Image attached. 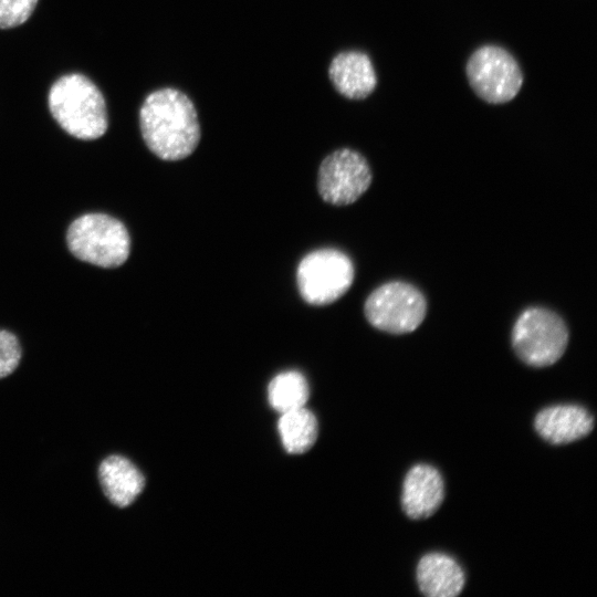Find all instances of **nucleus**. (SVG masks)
<instances>
[{
  "label": "nucleus",
  "instance_id": "obj_1",
  "mask_svg": "<svg viewBox=\"0 0 597 597\" xmlns=\"http://www.w3.org/2000/svg\"><path fill=\"white\" fill-rule=\"evenodd\" d=\"M139 128L148 149L167 161L190 156L201 137L195 102L171 86L155 90L146 96L139 108Z\"/></svg>",
  "mask_w": 597,
  "mask_h": 597
},
{
  "label": "nucleus",
  "instance_id": "obj_2",
  "mask_svg": "<svg viewBox=\"0 0 597 597\" xmlns=\"http://www.w3.org/2000/svg\"><path fill=\"white\" fill-rule=\"evenodd\" d=\"M51 115L71 136L93 140L108 127L105 100L85 75L71 73L57 78L48 96Z\"/></svg>",
  "mask_w": 597,
  "mask_h": 597
},
{
  "label": "nucleus",
  "instance_id": "obj_3",
  "mask_svg": "<svg viewBox=\"0 0 597 597\" xmlns=\"http://www.w3.org/2000/svg\"><path fill=\"white\" fill-rule=\"evenodd\" d=\"M66 242L75 258L102 268L121 266L130 251L126 227L104 213H86L75 219L67 229Z\"/></svg>",
  "mask_w": 597,
  "mask_h": 597
},
{
  "label": "nucleus",
  "instance_id": "obj_4",
  "mask_svg": "<svg viewBox=\"0 0 597 597\" xmlns=\"http://www.w3.org/2000/svg\"><path fill=\"white\" fill-rule=\"evenodd\" d=\"M511 338L513 349L522 362L532 367H547L565 353L569 333L558 314L533 306L516 318Z\"/></svg>",
  "mask_w": 597,
  "mask_h": 597
},
{
  "label": "nucleus",
  "instance_id": "obj_5",
  "mask_svg": "<svg viewBox=\"0 0 597 597\" xmlns=\"http://www.w3.org/2000/svg\"><path fill=\"white\" fill-rule=\"evenodd\" d=\"M355 269L350 258L336 249H320L306 254L296 271L302 298L311 305H327L352 286Z\"/></svg>",
  "mask_w": 597,
  "mask_h": 597
},
{
  "label": "nucleus",
  "instance_id": "obj_6",
  "mask_svg": "<svg viewBox=\"0 0 597 597\" xmlns=\"http://www.w3.org/2000/svg\"><path fill=\"white\" fill-rule=\"evenodd\" d=\"M364 313L369 324L379 331L407 334L417 329L423 322L427 301L415 285L390 281L368 295Z\"/></svg>",
  "mask_w": 597,
  "mask_h": 597
},
{
  "label": "nucleus",
  "instance_id": "obj_7",
  "mask_svg": "<svg viewBox=\"0 0 597 597\" xmlns=\"http://www.w3.org/2000/svg\"><path fill=\"white\" fill-rule=\"evenodd\" d=\"M467 77L475 94L490 104L513 100L523 84V73L511 53L498 45H483L474 51L465 66Z\"/></svg>",
  "mask_w": 597,
  "mask_h": 597
},
{
  "label": "nucleus",
  "instance_id": "obj_8",
  "mask_svg": "<svg viewBox=\"0 0 597 597\" xmlns=\"http://www.w3.org/2000/svg\"><path fill=\"white\" fill-rule=\"evenodd\" d=\"M371 180L373 174L367 159L357 150L339 148L321 163L317 189L325 202L348 206L366 192Z\"/></svg>",
  "mask_w": 597,
  "mask_h": 597
},
{
  "label": "nucleus",
  "instance_id": "obj_9",
  "mask_svg": "<svg viewBox=\"0 0 597 597\" xmlns=\"http://www.w3.org/2000/svg\"><path fill=\"white\" fill-rule=\"evenodd\" d=\"M334 90L348 100H365L377 86V75L370 57L363 51H341L327 69Z\"/></svg>",
  "mask_w": 597,
  "mask_h": 597
},
{
  "label": "nucleus",
  "instance_id": "obj_10",
  "mask_svg": "<svg viewBox=\"0 0 597 597\" xmlns=\"http://www.w3.org/2000/svg\"><path fill=\"white\" fill-rule=\"evenodd\" d=\"M444 498L440 472L430 464H416L405 476L401 505L408 517L421 520L431 516Z\"/></svg>",
  "mask_w": 597,
  "mask_h": 597
},
{
  "label": "nucleus",
  "instance_id": "obj_11",
  "mask_svg": "<svg viewBox=\"0 0 597 597\" xmlns=\"http://www.w3.org/2000/svg\"><path fill=\"white\" fill-rule=\"evenodd\" d=\"M537 433L553 444L586 437L594 428L590 412L578 405H556L541 410L534 421Z\"/></svg>",
  "mask_w": 597,
  "mask_h": 597
},
{
  "label": "nucleus",
  "instance_id": "obj_12",
  "mask_svg": "<svg viewBox=\"0 0 597 597\" xmlns=\"http://www.w3.org/2000/svg\"><path fill=\"white\" fill-rule=\"evenodd\" d=\"M420 591L428 597H454L464 587L463 569L455 559L443 553L421 557L416 570Z\"/></svg>",
  "mask_w": 597,
  "mask_h": 597
},
{
  "label": "nucleus",
  "instance_id": "obj_13",
  "mask_svg": "<svg viewBox=\"0 0 597 597\" xmlns=\"http://www.w3.org/2000/svg\"><path fill=\"white\" fill-rule=\"evenodd\" d=\"M98 480L105 496L118 507L130 505L145 488V478L139 469L117 454L102 461Z\"/></svg>",
  "mask_w": 597,
  "mask_h": 597
},
{
  "label": "nucleus",
  "instance_id": "obj_14",
  "mask_svg": "<svg viewBox=\"0 0 597 597\" xmlns=\"http://www.w3.org/2000/svg\"><path fill=\"white\" fill-rule=\"evenodd\" d=\"M284 449L292 454L306 452L317 438V421L305 407L281 413L277 423Z\"/></svg>",
  "mask_w": 597,
  "mask_h": 597
},
{
  "label": "nucleus",
  "instance_id": "obj_15",
  "mask_svg": "<svg viewBox=\"0 0 597 597\" xmlns=\"http://www.w3.org/2000/svg\"><path fill=\"white\" fill-rule=\"evenodd\" d=\"M308 396L306 378L297 370L277 374L268 387L270 406L280 413L305 407Z\"/></svg>",
  "mask_w": 597,
  "mask_h": 597
},
{
  "label": "nucleus",
  "instance_id": "obj_16",
  "mask_svg": "<svg viewBox=\"0 0 597 597\" xmlns=\"http://www.w3.org/2000/svg\"><path fill=\"white\" fill-rule=\"evenodd\" d=\"M38 0H0V29H10L25 22Z\"/></svg>",
  "mask_w": 597,
  "mask_h": 597
},
{
  "label": "nucleus",
  "instance_id": "obj_17",
  "mask_svg": "<svg viewBox=\"0 0 597 597\" xmlns=\"http://www.w3.org/2000/svg\"><path fill=\"white\" fill-rule=\"evenodd\" d=\"M21 359V346L15 335L0 329V379L12 374Z\"/></svg>",
  "mask_w": 597,
  "mask_h": 597
}]
</instances>
